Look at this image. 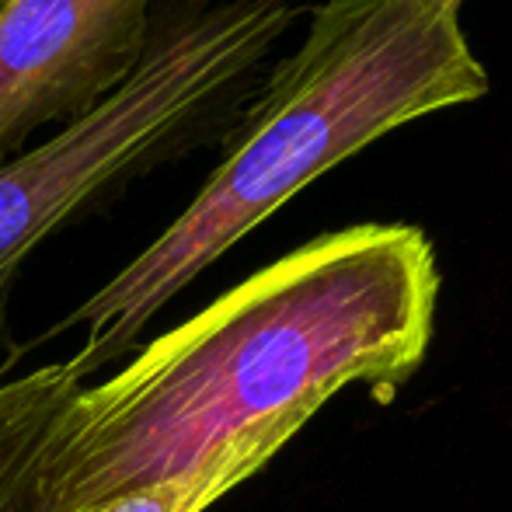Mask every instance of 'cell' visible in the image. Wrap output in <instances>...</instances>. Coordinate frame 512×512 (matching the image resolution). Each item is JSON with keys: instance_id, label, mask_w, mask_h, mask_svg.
Here are the masks:
<instances>
[{"instance_id": "obj_1", "label": "cell", "mask_w": 512, "mask_h": 512, "mask_svg": "<svg viewBox=\"0 0 512 512\" xmlns=\"http://www.w3.org/2000/svg\"><path fill=\"white\" fill-rule=\"evenodd\" d=\"M436 304V248L411 223L300 244L74 394L39 474V512L189 474L241 432L310 422L352 384L391 394L422 366Z\"/></svg>"}, {"instance_id": "obj_2", "label": "cell", "mask_w": 512, "mask_h": 512, "mask_svg": "<svg viewBox=\"0 0 512 512\" xmlns=\"http://www.w3.org/2000/svg\"><path fill=\"white\" fill-rule=\"evenodd\" d=\"M464 0H321L297 53L258 84L189 206L42 338L84 328L67 370L84 384L140 342L199 272L314 178L373 140L488 95L460 21Z\"/></svg>"}, {"instance_id": "obj_3", "label": "cell", "mask_w": 512, "mask_h": 512, "mask_svg": "<svg viewBox=\"0 0 512 512\" xmlns=\"http://www.w3.org/2000/svg\"><path fill=\"white\" fill-rule=\"evenodd\" d=\"M293 21V0H164L133 77L0 164V314L39 244L115 203L136 178L227 136Z\"/></svg>"}, {"instance_id": "obj_4", "label": "cell", "mask_w": 512, "mask_h": 512, "mask_svg": "<svg viewBox=\"0 0 512 512\" xmlns=\"http://www.w3.org/2000/svg\"><path fill=\"white\" fill-rule=\"evenodd\" d=\"M164 0H0V164L122 88Z\"/></svg>"}, {"instance_id": "obj_5", "label": "cell", "mask_w": 512, "mask_h": 512, "mask_svg": "<svg viewBox=\"0 0 512 512\" xmlns=\"http://www.w3.org/2000/svg\"><path fill=\"white\" fill-rule=\"evenodd\" d=\"M81 380L67 363L0 380V512H39V474Z\"/></svg>"}, {"instance_id": "obj_6", "label": "cell", "mask_w": 512, "mask_h": 512, "mask_svg": "<svg viewBox=\"0 0 512 512\" xmlns=\"http://www.w3.org/2000/svg\"><path fill=\"white\" fill-rule=\"evenodd\" d=\"M304 425L307 418H279V422L258 425L220 446L196 471L154 481V485L126 488V492H115L70 512H206L227 492L244 485L251 474L262 471Z\"/></svg>"}]
</instances>
